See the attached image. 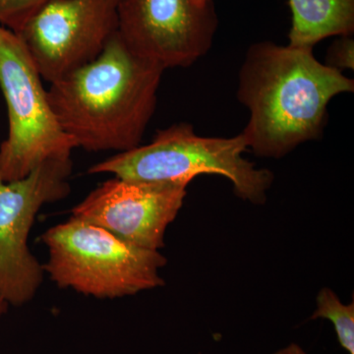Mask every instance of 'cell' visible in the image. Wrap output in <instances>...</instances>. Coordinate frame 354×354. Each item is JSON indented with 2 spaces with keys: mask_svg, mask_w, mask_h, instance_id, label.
I'll return each mask as SVG.
<instances>
[{
  "mask_svg": "<svg viewBox=\"0 0 354 354\" xmlns=\"http://www.w3.org/2000/svg\"><path fill=\"white\" fill-rule=\"evenodd\" d=\"M164 71L116 31L99 57L50 83L48 102L76 148L127 152L140 146L152 120Z\"/></svg>",
  "mask_w": 354,
  "mask_h": 354,
  "instance_id": "cell-2",
  "label": "cell"
},
{
  "mask_svg": "<svg viewBox=\"0 0 354 354\" xmlns=\"http://www.w3.org/2000/svg\"><path fill=\"white\" fill-rule=\"evenodd\" d=\"M50 0H0V25L19 34Z\"/></svg>",
  "mask_w": 354,
  "mask_h": 354,
  "instance_id": "cell-12",
  "label": "cell"
},
{
  "mask_svg": "<svg viewBox=\"0 0 354 354\" xmlns=\"http://www.w3.org/2000/svg\"><path fill=\"white\" fill-rule=\"evenodd\" d=\"M325 64L339 71L354 68V41L351 36L339 37L332 44Z\"/></svg>",
  "mask_w": 354,
  "mask_h": 354,
  "instance_id": "cell-13",
  "label": "cell"
},
{
  "mask_svg": "<svg viewBox=\"0 0 354 354\" xmlns=\"http://www.w3.org/2000/svg\"><path fill=\"white\" fill-rule=\"evenodd\" d=\"M116 15L125 46L165 70L206 55L218 24L214 3L199 8L190 0H120Z\"/></svg>",
  "mask_w": 354,
  "mask_h": 354,
  "instance_id": "cell-8",
  "label": "cell"
},
{
  "mask_svg": "<svg viewBox=\"0 0 354 354\" xmlns=\"http://www.w3.org/2000/svg\"><path fill=\"white\" fill-rule=\"evenodd\" d=\"M72 167L71 158H50L18 180L0 177V293L8 304L31 301L43 283L28 239L39 209L68 196Z\"/></svg>",
  "mask_w": 354,
  "mask_h": 354,
  "instance_id": "cell-6",
  "label": "cell"
},
{
  "mask_svg": "<svg viewBox=\"0 0 354 354\" xmlns=\"http://www.w3.org/2000/svg\"><path fill=\"white\" fill-rule=\"evenodd\" d=\"M120 0H113L114 3L116 4V6H118V2H120Z\"/></svg>",
  "mask_w": 354,
  "mask_h": 354,
  "instance_id": "cell-17",
  "label": "cell"
},
{
  "mask_svg": "<svg viewBox=\"0 0 354 354\" xmlns=\"http://www.w3.org/2000/svg\"><path fill=\"white\" fill-rule=\"evenodd\" d=\"M247 149L241 133L232 138L202 137L193 125L178 123L158 131L145 146L92 165L88 174H111L127 180L184 187L198 176L216 174L227 177L237 197L262 205L274 174L269 169H256L244 158Z\"/></svg>",
  "mask_w": 354,
  "mask_h": 354,
  "instance_id": "cell-3",
  "label": "cell"
},
{
  "mask_svg": "<svg viewBox=\"0 0 354 354\" xmlns=\"http://www.w3.org/2000/svg\"><path fill=\"white\" fill-rule=\"evenodd\" d=\"M237 97L250 118L242 136L262 158H281L318 139L327 124L328 104L354 92V81L321 64L313 48L253 44L239 71Z\"/></svg>",
  "mask_w": 354,
  "mask_h": 354,
  "instance_id": "cell-1",
  "label": "cell"
},
{
  "mask_svg": "<svg viewBox=\"0 0 354 354\" xmlns=\"http://www.w3.org/2000/svg\"><path fill=\"white\" fill-rule=\"evenodd\" d=\"M0 88L8 113V135L0 145V177L23 178L50 158L76 149L48 102L43 78L22 39L0 25Z\"/></svg>",
  "mask_w": 354,
  "mask_h": 354,
  "instance_id": "cell-5",
  "label": "cell"
},
{
  "mask_svg": "<svg viewBox=\"0 0 354 354\" xmlns=\"http://www.w3.org/2000/svg\"><path fill=\"white\" fill-rule=\"evenodd\" d=\"M190 1L199 8H205V7L209 6V4L214 3V0H190Z\"/></svg>",
  "mask_w": 354,
  "mask_h": 354,
  "instance_id": "cell-15",
  "label": "cell"
},
{
  "mask_svg": "<svg viewBox=\"0 0 354 354\" xmlns=\"http://www.w3.org/2000/svg\"><path fill=\"white\" fill-rule=\"evenodd\" d=\"M48 248L44 274L62 288L87 297L114 299L165 285L160 270L167 259L104 228L70 218L41 236Z\"/></svg>",
  "mask_w": 354,
  "mask_h": 354,
  "instance_id": "cell-4",
  "label": "cell"
},
{
  "mask_svg": "<svg viewBox=\"0 0 354 354\" xmlns=\"http://www.w3.org/2000/svg\"><path fill=\"white\" fill-rule=\"evenodd\" d=\"M272 354H307L305 353L304 349L300 348L297 344H290V346H286V348L279 349L276 353Z\"/></svg>",
  "mask_w": 354,
  "mask_h": 354,
  "instance_id": "cell-14",
  "label": "cell"
},
{
  "mask_svg": "<svg viewBox=\"0 0 354 354\" xmlns=\"http://www.w3.org/2000/svg\"><path fill=\"white\" fill-rule=\"evenodd\" d=\"M116 31L113 0H50L17 35L53 83L99 57Z\"/></svg>",
  "mask_w": 354,
  "mask_h": 354,
  "instance_id": "cell-7",
  "label": "cell"
},
{
  "mask_svg": "<svg viewBox=\"0 0 354 354\" xmlns=\"http://www.w3.org/2000/svg\"><path fill=\"white\" fill-rule=\"evenodd\" d=\"M312 320L326 319L334 325L337 341L348 354H354V304H344L330 288L320 290Z\"/></svg>",
  "mask_w": 354,
  "mask_h": 354,
  "instance_id": "cell-11",
  "label": "cell"
},
{
  "mask_svg": "<svg viewBox=\"0 0 354 354\" xmlns=\"http://www.w3.org/2000/svg\"><path fill=\"white\" fill-rule=\"evenodd\" d=\"M8 305V302L6 301V298L0 293V318L6 313Z\"/></svg>",
  "mask_w": 354,
  "mask_h": 354,
  "instance_id": "cell-16",
  "label": "cell"
},
{
  "mask_svg": "<svg viewBox=\"0 0 354 354\" xmlns=\"http://www.w3.org/2000/svg\"><path fill=\"white\" fill-rule=\"evenodd\" d=\"M186 188L113 177L76 205L71 218L104 228L132 245L160 251L167 227L183 208Z\"/></svg>",
  "mask_w": 354,
  "mask_h": 354,
  "instance_id": "cell-9",
  "label": "cell"
},
{
  "mask_svg": "<svg viewBox=\"0 0 354 354\" xmlns=\"http://www.w3.org/2000/svg\"><path fill=\"white\" fill-rule=\"evenodd\" d=\"M292 25L288 32L295 48H314L329 37L351 36L354 32V0H288Z\"/></svg>",
  "mask_w": 354,
  "mask_h": 354,
  "instance_id": "cell-10",
  "label": "cell"
}]
</instances>
